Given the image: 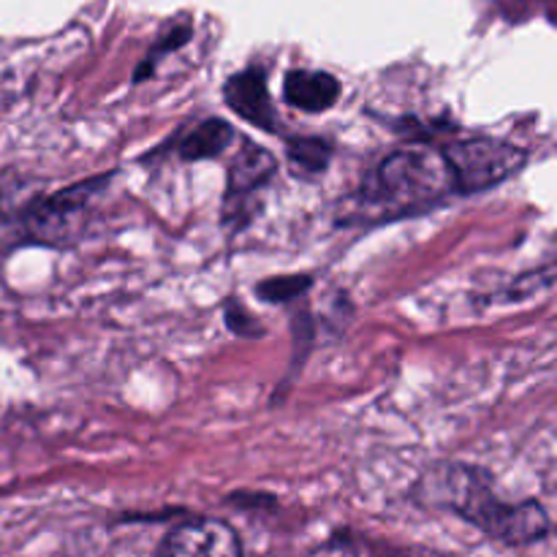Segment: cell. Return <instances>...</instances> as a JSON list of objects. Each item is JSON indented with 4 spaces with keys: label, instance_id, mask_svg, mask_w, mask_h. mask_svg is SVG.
<instances>
[{
    "label": "cell",
    "instance_id": "6da1fadb",
    "mask_svg": "<svg viewBox=\"0 0 557 557\" xmlns=\"http://www.w3.org/2000/svg\"><path fill=\"white\" fill-rule=\"evenodd\" d=\"M413 500L424 509L451 511L476 531L506 547H525L549 536L553 522L539 500L506 504L495 495L490 471L462 462L435 466L413 487Z\"/></svg>",
    "mask_w": 557,
    "mask_h": 557
},
{
    "label": "cell",
    "instance_id": "7a4b0ae2",
    "mask_svg": "<svg viewBox=\"0 0 557 557\" xmlns=\"http://www.w3.org/2000/svg\"><path fill=\"white\" fill-rule=\"evenodd\" d=\"M455 194V174L441 147L403 145L359 185L357 201L341 223H381L430 212Z\"/></svg>",
    "mask_w": 557,
    "mask_h": 557
},
{
    "label": "cell",
    "instance_id": "3957f363",
    "mask_svg": "<svg viewBox=\"0 0 557 557\" xmlns=\"http://www.w3.org/2000/svg\"><path fill=\"white\" fill-rule=\"evenodd\" d=\"M114 174L117 172L96 174V177H87L69 188L54 190V194L41 190L25 210V215L20 218L27 243L52 245V248H69V245L79 243L92 215V205L107 190Z\"/></svg>",
    "mask_w": 557,
    "mask_h": 557
},
{
    "label": "cell",
    "instance_id": "277c9868",
    "mask_svg": "<svg viewBox=\"0 0 557 557\" xmlns=\"http://www.w3.org/2000/svg\"><path fill=\"white\" fill-rule=\"evenodd\" d=\"M455 174L457 194H482L506 183L531 161V152L515 141L490 139V136H471V139L449 141L441 147Z\"/></svg>",
    "mask_w": 557,
    "mask_h": 557
},
{
    "label": "cell",
    "instance_id": "5b68a950",
    "mask_svg": "<svg viewBox=\"0 0 557 557\" xmlns=\"http://www.w3.org/2000/svg\"><path fill=\"white\" fill-rule=\"evenodd\" d=\"M277 172V161L267 147L248 145L234 156L226 180V205H223V221L226 226L237 228L239 223L250 221V196L267 188Z\"/></svg>",
    "mask_w": 557,
    "mask_h": 557
},
{
    "label": "cell",
    "instance_id": "8992f818",
    "mask_svg": "<svg viewBox=\"0 0 557 557\" xmlns=\"http://www.w3.org/2000/svg\"><path fill=\"white\" fill-rule=\"evenodd\" d=\"M158 555L174 557H239L243 555V542L237 531L223 520H185L166 533L158 544Z\"/></svg>",
    "mask_w": 557,
    "mask_h": 557
},
{
    "label": "cell",
    "instance_id": "52a82bcc",
    "mask_svg": "<svg viewBox=\"0 0 557 557\" xmlns=\"http://www.w3.org/2000/svg\"><path fill=\"white\" fill-rule=\"evenodd\" d=\"M223 101L245 123L270 131V134L281 131V117H277V109L272 103L267 71L261 65H248V69L228 76L223 82Z\"/></svg>",
    "mask_w": 557,
    "mask_h": 557
},
{
    "label": "cell",
    "instance_id": "ba28073f",
    "mask_svg": "<svg viewBox=\"0 0 557 557\" xmlns=\"http://www.w3.org/2000/svg\"><path fill=\"white\" fill-rule=\"evenodd\" d=\"M343 87L337 76L330 71L315 69H292L283 76V101L299 112L319 114L337 103Z\"/></svg>",
    "mask_w": 557,
    "mask_h": 557
},
{
    "label": "cell",
    "instance_id": "9c48e42d",
    "mask_svg": "<svg viewBox=\"0 0 557 557\" xmlns=\"http://www.w3.org/2000/svg\"><path fill=\"white\" fill-rule=\"evenodd\" d=\"M234 128L221 117L201 120L196 128H190L183 139L174 145L177 156L183 161L196 163V161H212V158H221L223 152L232 147L234 141Z\"/></svg>",
    "mask_w": 557,
    "mask_h": 557
},
{
    "label": "cell",
    "instance_id": "30bf717a",
    "mask_svg": "<svg viewBox=\"0 0 557 557\" xmlns=\"http://www.w3.org/2000/svg\"><path fill=\"white\" fill-rule=\"evenodd\" d=\"M33 174L20 172V169H3L0 172V226L20 223L27 207L33 205L41 188Z\"/></svg>",
    "mask_w": 557,
    "mask_h": 557
},
{
    "label": "cell",
    "instance_id": "8fae6325",
    "mask_svg": "<svg viewBox=\"0 0 557 557\" xmlns=\"http://www.w3.org/2000/svg\"><path fill=\"white\" fill-rule=\"evenodd\" d=\"M335 147L324 136H297L286 141V161L299 177H319L330 169Z\"/></svg>",
    "mask_w": 557,
    "mask_h": 557
},
{
    "label": "cell",
    "instance_id": "7c38bea8",
    "mask_svg": "<svg viewBox=\"0 0 557 557\" xmlns=\"http://www.w3.org/2000/svg\"><path fill=\"white\" fill-rule=\"evenodd\" d=\"M190 38H194V22H190V16H177V20L169 22L166 30H163L161 36H158V41L150 47L147 58L141 60L139 65H136L134 79H131V82H134V85H139V82L150 79V76L156 74L158 63H161V60L166 58V54H172V52H177V49H183L185 44L190 41Z\"/></svg>",
    "mask_w": 557,
    "mask_h": 557
},
{
    "label": "cell",
    "instance_id": "4fadbf2b",
    "mask_svg": "<svg viewBox=\"0 0 557 557\" xmlns=\"http://www.w3.org/2000/svg\"><path fill=\"white\" fill-rule=\"evenodd\" d=\"M313 288V275H277L256 283V297L267 305H286Z\"/></svg>",
    "mask_w": 557,
    "mask_h": 557
},
{
    "label": "cell",
    "instance_id": "5bb4252c",
    "mask_svg": "<svg viewBox=\"0 0 557 557\" xmlns=\"http://www.w3.org/2000/svg\"><path fill=\"white\" fill-rule=\"evenodd\" d=\"M223 315H226V326L232 330V335L237 337H259L264 335V326L256 321V315L245 308L237 299H228L226 308H223Z\"/></svg>",
    "mask_w": 557,
    "mask_h": 557
},
{
    "label": "cell",
    "instance_id": "9a60e30c",
    "mask_svg": "<svg viewBox=\"0 0 557 557\" xmlns=\"http://www.w3.org/2000/svg\"><path fill=\"white\" fill-rule=\"evenodd\" d=\"M553 272H555V267L547 264V267H544V270L528 272V275H520V277H517V283H511V286H509L506 297H509V299L536 297L539 292H544V288L553 286Z\"/></svg>",
    "mask_w": 557,
    "mask_h": 557
}]
</instances>
